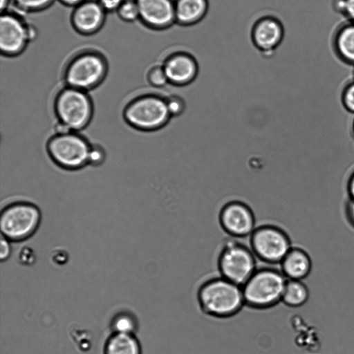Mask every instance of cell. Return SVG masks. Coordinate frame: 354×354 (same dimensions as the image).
Segmentation results:
<instances>
[{
  "mask_svg": "<svg viewBox=\"0 0 354 354\" xmlns=\"http://www.w3.org/2000/svg\"><path fill=\"white\" fill-rule=\"evenodd\" d=\"M196 301L203 314L217 319L232 317L245 306L242 287L219 274L198 286Z\"/></svg>",
  "mask_w": 354,
  "mask_h": 354,
  "instance_id": "1",
  "label": "cell"
},
{
  "mask_svg": "<svg viewBox=\"0 0 354 354\" xmlns=\"http://www.w3.org/2000/svg\"><path fill=\"white\" fill-rule=\"evenodd\" d=\"M335 7L348 21L354 23V0H336Z\"/></svg>",
  "mask_w": 354,
  "mask_h": 354,
  "instance_id": "25",
  "label": "cell"
},
{
  "mask_svg": "<svg viewBox=\"0 0 354 354\" xmlns=\"http://www.w3.org/2000/svg\"><path fill=\"white\" fill-rule=\"evenodd\" d=\"M136 327L135 319L127 313L118 315L112 322V328L115 333L133 334Z\"/></svg>",
  "mask_w": 354,
  "mask_h": 354,
  "instance_id": "21",
  "label": "cell"
},
{
  "mask_svg": "<svg viewBox=\"0 0 354 354\" xmlns=\"http://www.w3.org/2000/svg\"><path fill=\"white\" fill-rule=\"evenodd\" d=\"M103 18V8L100 3L88 1L81 4L75 11L73 23L83 32H90L97 28Z\"/></svg>",
  "mask_w": 354,
  "mask_h": 354,
  "instance_id": "16",
  "label": "cell"
},
{
  "mask_svg": "<svg viewBox=\"0 0 354 354\" xmlns=\"http://www.w3.org/2000/svg\"><path fill=\"white\" fill-rule=\"evenodd\" d=\"M308 297V289L301 280L287 279L281 302L287 306L297 308L305 304Z\"/></svg>",
  "mask_w": 354,
  "mask_h": 354,
  "instance_id": "20",
  "label": "cell"
},
{
  "mask_svg": "<svg viewBox=\"0 0 354 354\" xmlns=\"http://www.w3.org/2000/svg\"><path fill=\"white\" fill-rule=\"evenodd\" d=\"M348 191L350 199L354 200V172L351 176L348 183Z\"/></svg>",
  "mask_w": 354,
  "mask_h": 354,
  "instance_id": "32",
  "label": "cell"
},
{
  "mask_svg": "<svg viewBox=\"0 0 354 354\" xmlns=\"http://www.w3.org/2000/svg\"><path fill=\"white\" fill-rule=\"evenodd\" d=\"M333 46L337 55L344 62L354 64V23L348 21L339 27L335 34Z\"/></svg>",
  "mask_w": 354,
  "mask_h": 354,
  "instance_id": "18",
  "label": "cell"
},
{
  "mask_svg": "<svg viewBox=\"0 0 354 354\" xmlns=\"http://www.w3.org/2000/svg\"><path fill=\"white\" fill-rule=\"evenodd\" d=\"M0 245V259L1 261L6 260L10 255L11 247L9 240L2 235L1 236Z\"/></svg>",
  "mask_w": 354,
  "mask_h": 354,
  "instance_id": "29",
  "label": "cell"
},
{
  "mask_svg": "<svg viewBox=\"0 0 354 354\" xmlns=\"http://www.w3.org/2000/svg\"><path fill=\"white\" fill-rule=\"evenodd\" d=\"M174 3L176 21L182 25L198 22L207 9V0H177Z\"/></svg>",
  "mask_w": 354,
  "mask_h": 354,
  "instance_id": "17",
  "label": "cell"
},
{
  "mask_svg": "<svg viewBox=\"0 0 354 354\" xmlns=\"http://www.w3.org/2000/svg\"><path fill=\"white\" fill-rule=\"evenodd\" d=\"M104 354H141V347L133 334L115 333L106 341Z\"/></svg>",
  "mask_w": 354,
  "mask_h": 354,
  "instance_id": "19",
  "label": "cell"
},
{
  "mask_svg": "<svg viewBox=\"0 0 354 354\" xmlns=\"http://www.w3.org/2000/svg\"><path fill=\"white\" fill-rule=\"evenodd\" d=\"M118 11L119 16L125 21H134L140 17L138 3L131 0L123 1Z\"/></svg>",
  "mask_w": 354,
  "mask_h": 354,
  "instance_id": "22",
  "label": "cell"
},
{
  "mask_svg": "<svg viewBox=\"0 0 354 354\" xmlns=\"http://www.w3.org/2000/svg\"><path fill=\"white\" fill-rule=\"evenodd\" d=\"M122 2L123 0H100V6L107 10L118 9Z\"/></svg>",
  "mask_w": 354,
  "mask_h": 354,
  "instance_id": "30",
  "label": "cell"
},
{
  "mask_svg": "<svg viewBox=\"0 0 354 354\" xmlns=\"http://www.w3.org/2000/svg\"><path fill=\"white\" fill-rule=\"evenodd\" d=\"M29 39L28 28L19 19L10 15L0 19V47L5 53H15L22 49Z\"/></svg>",
  "mask_w": 354,
  "mask_h": 354,
  "instance_id": "12",
  "label": "cell"
},
{
  "mask_svg": "<svg viewBox=\"0 0 354 354\" xmlns=\"http://www.w3.org/2000/svg\"><path fill=\"white\" fill-rule=\"evenodd\" d=\"M62 2L69 4V5H73L77 4L82 1V0H61Z\"/></svg>",
  "mask_w": 354,
  "mask_h": 354,
  "instance_id": "33",
  "label": "cell"
},
{
  "mask_svg": "<svg viewBox=\"0 0 354 354\" xmlns=\"http://www.w3.org/2000/svg\"><path fill=\"white\" fill-rule=\"evenodd\" d=\"M279 265L286 278L292 280L302 281L310 274L312 268L310 256L298 247H292Z\"/></svg>",
  "mask_w": 354,
  "mask_h": 354,
  "instance_id": "15",
  "label": "cell"
},
{
  "mask_svg": "<svg viewBox=\"0 0 354 354\" xmlns=\"http://www.w3.org/2000/svg\"><path fill=\"white\" fill-rule=\"evenodd\" d=\"M353 131H354V123H353Z\"/></svg>",
  "mask_w": 354,
  "mask_h": 354,
  "instance_id": "35",
  "label": "cell"
},
{
  "mask_svg": "<svg viewBox=\"0 0 354 354\" xmlns=\"http://www.w3.org/2000/svg\"><path fill=\"white\" fill-rule=\"evenodd\" d=\"M105 160V151L100 145H91L88 153V164L98 166Z\"/></svg>",
  "mask_w": 354,
  "mask_h": 354,
  "instance_id": "26",
  "label": "cell"
},
{
  "mask_svg": "<svg viewBox=\"0 0 354 354\" xmlns=\"http://www.w3.org/2000/svg\"><path fill=\"white\" fill-rule=\"evenodd\" d=\"M147 79L151 85L157 88L162 87L169 82L163 66L153 67L148 73Z\"/></svg>",
  "mask_w": 354,
  "mask_h": 354,
  "instance_id": "24",
  "label": "cell"
},
{
  "mask_svg": "<svg viewBox=\"0 0 354 354\" xmlns=\"http://www.w3.org/2000/svg\"><path fill=\"white\" fill-rule=\"evenodd\" d=\"M249 238L257 259L270 265L280 264L292 247L288 234L272 224L257 226Z\"/></svg>",
  "mask_w": 354,
  "mask_h": 354,
  "instance_id": "7",
  "label": "cell"
},
{
  "mask_svg": "<svg viewBox=\"0 0 354 354\" xmlns=\"http://www.w3.org/2000/svg\"><path fill=\"white\" fill-rule=\"evenodd\" d=\"M123 115L130 126L145 131L163 127L171 118L166 100L151 94L138 97L130 102L125 107Z\"/></svg>",
  "mask_w": 354,
  "mask_h": 354,
  "instance_id": "4",
  "label": "cell"
},
{
  "mask_svg": "<svg viewBox=\"0 0 354 354\" xmlns=\"http://www.w3.org/2000/svg\"><path fill=\"white\" fill-rule=\"evenodd\" d=\"M283 29L281 23L271 17H266L256 23L252 39L254 45L261 51L271 52L281 41Z\"/></svg>",
  "mask_w": 354,
  "mask_h": 354,
  "instance_id": "14",
  "label": "cell"
},
{
  "mask_svg": "<svg viewBox=\"0 0 354 354\" xmlns=\"http://www.w3.org/2000/svg\"><path fill=\"white\" fill-rule=\"evenodd\" d=\"M165 100L171 117L179 116L185 111L186 108L185 102L180 96L172 95Z\"/></svg>",
  "mask_w": 354,
  "mask_h": 354,
  "instance_id": "23",
  "label": "cell"
},
{
  "mask_svg": "<svg viewBox=\"0 0 354 354\" xmlns=\"http://www.w3.org/2000/svg\"><path fill=\"white\" fill-rule=\"evenodd\" d=\"M8 3V0H1V10L6 7Z\"/></svg>",
  "mask_w": 354,
  "mask_h": 354,
  "instance_id": "34",
  "label": "cell"
},
{
  "mask_svg": "<svg viewBox=\"0 0 354 354\" xmlns=\"http://www.w3.org/2000/svg\"><path fill=\"white\" fill-rule=\"evenodd\" d=\"M287 279L280 269L271 266L257 268L242 286L245 306L267 310L281 302Z\"/></svg>",
  "mask_w": 354,
  "mask_h": 354,
  "instance_id": "2",
  "label": "cell"
},
{
  "mask_svg": "<svg viewBox=\"0 0 354 354\" xmlns=\"http://www.w3.org/2000/svg\"><path fill=\"white\" fill-rule=\"evenodd\" d=\"M16 3L22 8L31 10L44 7L51 0H15Z\"/></svg>",
  "mask_w": 354,
  "mask_h": 354,
  "instance_id": "28",
  "label": "cell"
},
{
  "mask_svg": "<svg viewBox=\"0 0 354 354\" xmlns=\"http://www.w3.org/2000/svg\"><path fill=\"white\" fill-rule=\"evenodd\" d=\"M235 239L223 242L216 257V267L220 276L242 287L258 268L257 257L250 247Z\"/></svg>",
  "mask_w": 354,
  "mask_h": 354,
  "instance_id": "3",
  "label": "cell"
},
{
  "mask_svg": "<svg viewBox=\"0 0 354 354\" xmlns=\"http://www.w3.org/2000/svg\"><path fill=\"white\" fill-rule=\"evenodd\" d=\"M40 221V211L35 205L26 202L12 203L1 213V235L12 241L26 240L35 232Z\"/></svg>",
  "mask_w": 354,
  "mask_h": 354,
  "instance_id": "6",
  "label": "cell"
},
{
  "mask_svg": "<svg viewBox=\"0 0 354 354\" xmlns=\"http://www.w3.org/2000/svg\"><path fill=\"white\" fill-rule=\"evenodd\" d=\"M168 82L176 86H185L196 77L198 66L194 59L185 53L169 57L163 66Z\"/></svg>",
  "mask_w": 354,
  "mask_h": 354,
  "instance_id": "13",
  "label": "cell"
},
{
  "mask_svg": "<svg viewBox=\"0 0 354 354\" xmlns=\"http://www.w3.org/2000/svg\"><path fill=\"white\" fill-rule=\"evenodd\" d=\"M218 221L222 230L233 239L250 236L257 227L251 208L238 201H230L223 206Z\"/></svg>",
  "mask_w": 354,
  "mask_h": 354,
  "instance_id": "10",
  "label": "cell"
},
{
  "mask_svg": "<svg viewBox=\"0 0 354 354\" xmlns=\"http://www.w3.org/2000/svg\"><path fill=\"white\" fill-rule=\"evenodd\" d=\"M140 17L151 26L160 28L176 21L175 3L171 0H137Z\"/></svg>",
  "mask_w": 354,
  "mask_h": 354,
  "instance_id": "11",
  "label": "cell"
},
{
  "mask_svg": "<svg viewBox=\"0 0 354 354\" xmlns=\"http://www.w3.org/2000/svg\"><path fill=\"white\" fill-rule=\"evenodd\" d=\"M55 111L59 122L71 131L84 129L93 116V104L86 91L68 87L56 97Z\"/></svg>",
  "mask_w": 354,
  "mask_h": 354,
  "instance_id": "5",
  "label": "cell"
},
{
  "mask_svg": "<svg viewBox=\"0 0 354 354\" xmlns=\"http://www.w3.org/2000/svg\"><path fill=\"white\" fill-rule=\"evenodd\" d=\"M91 146L83 136L71 131L54 135L48 141L46 149L59 167L75 170L88 164Z\"/></svg>",
  "mask_w": 354,
  "mask_h": 354,
  "instance_id": "8",
  "label": "cell"
},
{
  "mask_svg": "<svg viewBox=\"0 0 354 354\" xmlns=\"http://www.w3.org/2000/svg\"><path fill=\"white\" fill-rule=\"evenodd\" d=\"M346 214L348 222L354 227V200L348 201L346 207Z\"/></svg>",
  "mask_w": 354,
  "mask_h": 354,
  "instance_id": "31",
  "label": "cell"
},
{
  "mask_svg": "<svg viewBox=\"0 0 354 354\" xmlns=\"http://www.w3.org/2000/svg\"><path fill=\"white\" fill-rule=\"evenodd\" d=\"M105 73V64L100 57L85 54L77 57L70 64L65 80L68 87L86 91L98 85Z\"/></svg>",
  "mask_w": 354,
  "mask_h": 354,
  "instance_id": "9",
  "label": "cell"
},
{
  "mask_svg": "<svg viewBox=\"0 0 354 354\" xmlns=\"http://www.w3.org/2000/svg\"><path fill=\"white\" fill-rule=\"evenodd\" d=\"M342 100L346 109L354 113V82L345 87L342 93Z\"/></svg>",
  "mask_w": 354,
  "mask_h": 354,
  "instance_id": "27",
  "label": "cell"
}]
</instances>
